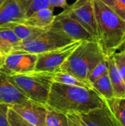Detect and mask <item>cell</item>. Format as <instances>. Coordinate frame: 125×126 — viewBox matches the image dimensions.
I'll return each mask as SVG.
<instances>
[{
    "instance_id": "6da1fadb",
    "label": "cell",
    "mask_w": 125,
    "mask_h": 126,
    "mask_svg": "<svg viewBox=\"0 0 125 126\" xmlns=\"http://www.w3.org/2000/svg\"><path fill=\"white\" fill-rule=\"evenodd\" d=\"M46 106L66 114L86 113L108 105L105 100L94 89L53 83Z\"/></svg>"
},
{
    "instance_id": "7a4b0ae2",
    "label": "cell",
    "mask_w": 125,
    "mask_h": 126,
    "mask_svg": "<svg viewBox=\"0 0 125 126\" xmlns=\"http://www.w3.org/2000/svg\"><path fill=\"white\" fill-rule=\"evenodd\" d=\"M94 7L97 42L107 58L125 44V21L100 0H94Z\"/></svg>"
},
{
    "instance_id": "3957f363",
    "label": "cell",
    "mask_w": 125,
    "mask_h": 126,
    "mask_svg": "<svg viewBox=\"0 0 125 126\" xmlns=\"http://www.w3.org/2000/svg\"><path fill=\"white\" fill-rule=\"evenodd\" d=\"M105 58L97 41H83L58 72L71 74L88 82V78L91 72Z\"/></svg>"
},
{
    "instance_id": "277c9868",
    "label": "cell",
    "mask_w": 125,
    "mask_h": 126,
    "mask_svg": "<svg viewBox=\"0 0 125 126\" xmlns=\"http://www.w3.org/2000/svg\"><path fill=\"white\" fill-rule=\"evenodd\" d=\"M8 79L29 100L46 106L53 82V73L32 71L7 75Z\"/></svg>"
},
{
    "instance_id": "5b68a950",
    "label": "cell",
    "mask_w": 125,
    "mask_h": 126,
    "mask_svg": "<svg viewBox=\"0 0 125 126\" xmlns=\"http://www.w3.org/2000/svg\"><path fill=\"white\" fill-rule=\"evenodd\" d=\"M74 41L61 32L49 27L36 37L21 41L13 52H24L39 55L69 44Z\"/></svg>"
},
{
    "instance_id": "8992f818",
    "label": "cell",
    "mask_w": 125,
    "mask_h": 126,
    "mask_svg": "<svg viewBox=\"0 0 125 126\" xmlns=\"http://www.w3.org/2000/svg\"><path fill=\"white\" fill-rule=\"evenodd\" d=\"M80 43L81 41H76L58 49L37 55L34 71L52 73L58 72L61 66Z\"/></svg>"
},
{
    "instance_id": "52a82bcc",
    "label": "cell",
    "mask_w": 125,
    "mask_h": 126,
    "mask_svg": "<svg viewBox=\"0 0 125 126\" xmlns=\"http://www.w3.org/2000/svg\"><path fill=\"white\" fill-rule=\"evenodd\" d=\"M63 10L80 24L97 41L94 0H76Z\"/></svg>"
},
{
    "instance_id": "ba28073f",
    "label": "cell",
    "mask_w": 125,
    "mask_h": 126,
    "mask_svg": "<svg viewBox=\"0 0 125 126\" xmlns=\"http://www.w3.org/2000/svg\"><path fill=\"white\" fill-rule=\"evenodd\" d=\"M49 27L61 32L73 41H96L80 24L69 16L64 10L55 16L54 21Z\"/></svg>"
},
{
    "instance_id": "9c48e42d",
    "label": "cell",
    "mask_w": 125,
    "mask_h": 126,
    "mask_svg": "<svg viewBox=\"0 0 125 126\" xmlns=\"http://www.w3.org/2000/svg\"><path fill=\"white\" fill-rule=\"evenodd\" d=\"M37 55L24 52H13L4 58L0 69L7 75L22 74L35 70Z\"/></svg>"
},
{
    "instance_id": "30bf717a",
    "label": "cell",
    "mask_w": 125,
    "mask_h": 126,
    "mask_svg": "<svg viewBox=\"0 0 125 126\" xmlns=\"http://www.w3.org/2000/svg\"><path fill=\"white\" fill-rule=\"evenodd\" d=\"M12 109L23 119L35 126H46L48 108L30 100L11 106Z\"/></svg>"
},
{
    "instance_id": "8fae6325",
    "label": "cell",
    "mask_w": 125,
    "mask_h": 126,
    "mask_svg": "<svg viewBox=\"0 0 125 126\" xmlns=\"http://www.w3.org/2000/svg\"><path fill=\"white\" fill-rule=\"evenodd\" d=\"M79 115L87 126H123L108 106Z\"/></svg>"
},
{
    "instance_id": "7c38bea8",
    "label": "cell",
    "mask_w": 125,
    "mask_h": 126,
    "mask_svg": "<svg viewBox=\"0 0 125 126\" xmlns=\"http://www.w3.org/2000/svg\"><path fill=\"white\" fill-rule=\"evenodd\" d=\"M28 100L8 79L7 74L0 69V103L13 106Z\"/></svg>"
},
{
    "instance_id": "4fadbf2b",
    "label": "cell",
    "mask_w": 125,
    "mask_h": 126,
    "mask_svg": "<svg viewBox=\"0 0 125 126\" xmlns=\"http://www.w3.org/2000/svg\"><path fill=\"white\" fill-rule=\"evenodd\" d=\"M24 18L18 0H4L0 6V26Z\"/></svg>"
},
{
    "instance_id": "5bb4252c",
    "label": "cell",
    "mask_w": 125,
    "mask_h": 126,
    "mask_svg": "<svg viewBox=\"0 0 125 126\" xmlns=\"http://www.w3.org/2000/svg\"><path fill=\"white\" fill-rule=\"evenodd\" d=\"M55 18L53 10L46 8L33 13L29 17L18 22L39 29H46L52 24Z\"/></svg>"
},
{
    "instance_id": "9a60e30c",
    "label": "cell",
    "mask_w": 125,
    "mask_h": 126,
    "mask_svg": "<svg viewBox=\"0 0 125 126\" xmlns=\"http://www.w3.org/2000/svg\"><path fill=\"white\" fill-rule=\"evenodd\" d=\"M106 60L108 63V77L113 87L114 97L124 98L125 97V82L118 71L113 57L107 58Z\"/></svg>"
},
{
    "instance_id": "2e32d148",
    "label": "cell",
    "mask_w": 125,
    "mask_h": 126,
    "mask_svg": "<svg viewBox=\"0 0 125 126\" xmlns=\"http://www.w3.org/2000/svg\"><path fill=\"white\" fill-rule=\"evenodd\" d=\"M21 40L10 29L0 26V55L5 57L13 52Z\"/></svg>"
},
{
    "instance_id": "e0dca14e",
    "label": "cell",
    "mask_w": 125,
    "mask_h": 126,
    "mask_svg": "<svg viewBox=\"0 0 125 126\" xmlns=\"http://www.w3.org/2000/svg\"><path fill=\"white\" fill-rule=\"evenodd\" d=\"M1 26L11 30L15 33V35L21 40V41H24L36 37L46 30L33 27L19 22H11Z\"/></svg>"
},
{
    "instance_id": "ac0fdd59",
    "label": "cell",
    "mask_w": 125,
    "mask_h": 126,
    "mask_svg": "<svg viewBox=\"0 0 125 126\" xmlns=\"http://www.w3.org/2000/svg\"><path fill=\"white\" fill-rule=\"evenodd\" d=\"M53 82L66 86L93 89L92 85L89 82L82 80L71 74L63 72H56L53 73Z\"/></svg>"
},
{
    "instance_id": "d6986e66",
    "label": "cell",
    "mask_w": 125,
    "mask_h": 126,
    "mask_svg": "<svg viewBox=\"0 0 125 126\" xmlns=\"http://www.w3.org/2000/svg\"><path fill=\"white\" fill-rule=\"evenodd\" d=\"M91 85L93 89L96 91L105 100H109L114 97L113 87L108 75L99 78L98 80L92 83Z\"/></svg>"
},
{
    "instance_id": "ffe728a7",
    "label": "cell",
    "mask_w": 125,
    "mask_h": 126,
    "mask_svg": "<svg viewBox=\"0 0 125 126\" xmlns=\"http://www.w3.org/2000/svg\"><path fill=\"white\" fill-rule=\"evenodd\" d=\"M18 1L26 18L36 11L49 8L50 0H18Z\"/></svg>"
},
{
    "instance_id": "44dd1931",
    "label": "cell",
    "mask_w": 125,
    "mask_h": 126,
    "mask_svg": "<svg viewBox=\"0 0 125 126\" xmlns=\"http://www.w3.org/2000/svg\"><path fill=\"white\" fill-rule=\"evenodd\" d=\"M108 107L117 120L125 126V97L105 100Z\"/></svg>"
},
{
    "instance_id": "7402d4cb",
    "label": "cell",
    "mask_w": 125,
    "mask_h": 126,
    "mask_svg": "<svg viewBox=\"0 0 125 126\" xmlns=\"http://www.w3.org/2000/svg\"><path fill=\"white\" fill-rule=\"evenodd\" d=\"M46 126H69L66 114L48 109Z\"/></svg>"
},
{
    "instance_id": "603a6c76",
    "label": "cell",
    "mask_w": 125,
    "mask_h": 126,
    "mask_svg": "<svg viewBox=\"0 0 125 126\" xmlns=\"http://www.w3.org/2000/svg\"><path fill=\"white\" fill-rule=\"evenodd\" d=\"M108 75V63L106 58L100 62L89 74L88 78V81L92 84L94 81L98 80L99 78Z\"/></svg>"
},
{
    "instance_id": "cb8c5ba5",
    "label": "cell",
    "mask_w": 125,
    "mask_h": 126,
    "mask_svg": "<svg viewBox=\"0 0 125 126\" xmlns=\"http://www.w3.org/2000/svg\"><path fill=\"white\" fill-rule=\"evenodd\" d=\"M125 21V0H100Z\"/></svg>"
},
{
    "instance_id": "d4e9b609",
    "label": "cell",
    "mask_w": 125,
    "mask_h": 126,
    "mask_svg": "<svg viewBox=\"0 0 125 126\" xmlns=\"http://www.w3.org/2000/svg\"><path fill=\"white\" fill-rule=\"evenodd\" d=\"M7 120L10 126H35L23 119L21 116H19L12 109L11 106L8 110Z\"/></svg>"
},
{
    "instance_id": "484cf974",
    "label": "cell",
    "mask_w": 125,
    "mask_h": 126,
    "mask_svg": "<svg viewBox=\"0 0 125 126\" xmlns=\"http://www.w3.org/2000/svg\"><path fill=\"white\" fill-rule=\"evenodd\" d=\"M113 57L118 71L125 82V53L121 51L120 52L115 53Z\"/></svg>"
},
{
    "instance_id": "4316f807",
    "label": "cell",
    "mask_w": 125,
    "mask_h": 126,
    "mask_svg": "<svg viewBox=\"0 0 125 126\" xmlns=\"http://www.w3.org/2000/svg\"><path fill=\"white\" fill-rule=\"evenodd\" d=\"M66 116L69 126H87L77 113H69L66 114Z\"/></svg>"
},
{
    "instance_id": "83f0119b",
    "label": "cell",
    "mask_w": 125,
    "mask_h": 126,
    "mask_svg": "<svg viewBox=\"0 0 125 126\" xmlns=\"http://www.w3.org/2000/svg\"><path fill=\"white\" fill-rule=\"evenodd\" d=\"M10 106L0 103V126H10L7 120V113Z\"/></svg>"
},
{
    "instance_id": "f1b7e54d",
    "label": "cell",
    "mask_w": 125,
    "mask_h": 126,
    "mask_svg": "<svg viewBox=\"0 0 125 126\" xmlns=\"http://www.w3.org/2000/svg\"><path fill=\"white\" fill-rule=\"evenodd\" d=\"M69 5L66 0H50L49 8L52 10H54V9L57 7H60L64 10L67 8Z\"/></svg>"
},
{
    "instance_id": "f546056e",
    "label": "cell",
    "mask_w": 125,
    "mask_h": 126,
    "mask_svg": "<svg viewBox=\"0 0 125 126\" xmlns=\"http://www.w3.org/2000/svg\"><path fill=\"white\" fill-rule=\"evenodd\" d=\"M4 58V57H2V56H1V55H0V66H1V64H2V63H3Z\"/></svg>"
},
{
    "instance_id": "4dcf8cb0",
    "label": "cell",
    "mask_w": 125,
    "mask_h": 126,
    "mask_svg": "<svg viewBox=\"0 0 125 126\" xmlns=\"http://www.w3.org/2000/svg\"><path fill=\"white\" fill-rule=\"evenodd\" d=\"M4 0H0V6H1V4L3 3V1H4Z\"/></svg>"
},
{
    "instance_id": "1f68e13d",
    "label": "cell",
    "mask_w": 125,
    "mask_h": 126,
    "mask_svg": "<svg viewBox=\"0 0 125 126\" xmlns=\"http://www.w3.org/2000/svg\"><path fill=\"white\" fill-rule=\"evenodd\" d=\"M122 51H123V52H125V49H123V50H122Z\"/></svg>"
},
{
    "instance_id": "d6a6232c",
    "label": "cell",
    "mask_w": 125,
    "mask_h": 126,
    "mask_svg": "<svg viewBox=\"0 0 125 126\" xmlns=\"http://www.w3.org/2000/svg\"><path fill=\"white\" fill-rule=\"evenodd\" d=\"M2 57H3V56H2Z\"/></svg>"
}]
</instances>
